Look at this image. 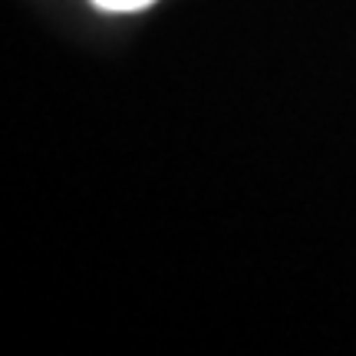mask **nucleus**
I'll use <instances>...</instances> for the list:
<instances>
[{"label": "nucleus", "instance_id": "obj_1", "mask_svg": "<svg viewBox=\"0 0 356 356\" xmlns=\"http://www.w3.org/2000/svg\"><path fill=\"white\" fill-rule=\"evenodd\" d=\"M96 7L102 10H142V7H149L152 0H92Z\"/></svg>", "mask_w": 356, "mask_h": 356}]
</instances>
